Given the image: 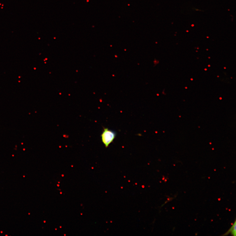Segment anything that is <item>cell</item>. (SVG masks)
Listing matches in <instances>:
<instances>
[{"label":"cell","instance_id":"6da1fadb","mask_svg":"<svg viewBox=\"0 0 236 236\" xmlns=\"http://www.w3.org/2000/svg\"><path fill=\"white\" fill-rule=\"evenodd\" d=\"M116 136L115 131L107 128H104L101 135L102 142L106 148H107L114 140Z\"/></svg>","mask_w":236,"mask_h":236},{"label":"cell","instance_id":"7a4b0ae2","mask_svg":"<svg viewBox=\"0 0 236 236\" xmlns=\"http://www.w3.org/2000/svg\"><path fill=\"white\" fill-rule=\"evenodd\" d=\"M235 226H236V221H235L234 224L232 226V227H231L230 229L228 231V232H227L225 234L223 235H227L229 234L230 233H231V231L233 230V229H234V228L235 227Z\"/></svg>","mask_w":236,"mask_h":236}]
</instances>
